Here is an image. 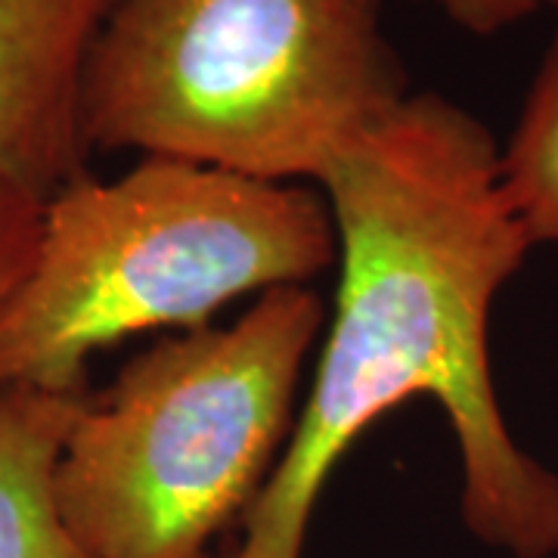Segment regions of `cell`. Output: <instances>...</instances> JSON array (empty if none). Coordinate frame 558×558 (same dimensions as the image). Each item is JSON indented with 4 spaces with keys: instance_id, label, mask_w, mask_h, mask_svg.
<instances>
[{
    "instance_id": "obj_3",
    "label": "cell",
    "mask_w": 558,
    "mask_h": 558,
    "mask_svg": "<svg viewBox=\"0 0 558 558\" xmlns=\"http://www.w3.org/2000/svg\"><path fill=\"white\" fill-rule=\"evenodd\" d=\"M323 193L205 165L140 159L87 171L40 205L38 242L0 301V388L87 391L102 348L199 329L230 301L336 267Z\"/></svg>"
},
{
    "instance_id": "obj_9",
    "label": "cell",
    "mask_w": 558,
    "mask_h": 558,
    "mask_svg": "<svg viewBox=\"0 0 558 558\" xmlns=\"http://www.w3.org/2000/svg\"><path fill=\"white\" fill-rule=\"evenodd\" d=\"M418 3L435 7L457 28L481 38L515 28L519 22L537 16L546 7H558V0H418Z\"/></svg>"
},
{
    "instance_id": "obj_7",
    "label": "cell",
    "mask_w": 558,
    "mask_h": 558,
    "mask_svg": "<svg viewBox=\"0 0 558 558\" xmlns=\"http://www.w3.org/2000/svg\"><path fill=\"white\" fill-rule=\"evenodd\" d=\"M499 180L531 245H558V28L499 146Z\"/></svg>"
},
{
    "instance_id": "obj_1",
    "label": "cell",
    "mask_w": 558,
    "mask_h": 558,
    "mask_svg": "<svg viewBox=\"0 0 558 558\" xmlns=\"http://www.w3.org/2000/svg\"><path fill=\"white\" fill-rule=\"evenodd\" d=\"M339 242L336 314L236 558H301L319 490L403 400L438 403L457 440L459 515L509 558L558 553V472L499 410L490 314L531 240L499 180L490 128L440 94H407L319 180Z\"/></svg>"
},
{
    "instance_id": "obj_4",
    "label": "cell",
    "mask_w": 558,
    "mask_h": 558,
    "mask_svg": "<svg viewBox=\"0 0 558 558\" xmlns=\"http://www.w3.org/2000/svg\"><path fill=\"white\" fill-rule=\"evenodd\" d=\"M323 317L311 286H279L230 326L156 341L87 395L57 465L87 558H208L277 469Z\"/></svg>"
},
{
    "instance_id": "obj_8",
    "label": "cell",
    "mask_w": 558,
    "mask_h": 558,
    "mask_svg": "<svg viewBox=\"0 0 558 558\" xmlns=\"http://www.w3.org/2000/svg\"><path fill=\"white\" fill-rule=\"evenodd\" d=\"M40 205L0 178V301L25 274L38 242Z\"/></svg>"
},
{
    "instance_id": "obj_6",
    "label": "cell",
    "mask_w": 558,
    "mask_h": 558,
    "mask_svg": "<svg viewBox=\"0 0 558 558\" xmlns=\"http://www.w3.org/2000/svg\"><path fill=\"white\" fill-rule=\"evenodd\" d=\"M87 391L0 388V558H87L57 502V465Z\"/></svg>"
},
{
    "instance_id": "obj_2",
    "label": "cell",
    "mask_w": 558,
    "mask_h": 558,
    "mask_svg": "<svg viewBox=\"0 0 558 558\" xmlns=\"http://www.w3.org/2000/svg\"><path fill=\"white\" fill-rule=\"evenodd\" d=\"M410 94L379 0H116L90 50V153L317 183Z\"/></svg>"
},
{
    "instance_id": "obj_10",
    "label": "cell",
    "mask_w": 558,
    "mask_h": 558,
    "mask_svg": "<svg viewBox=\"0 0 558 558\" xmlns=\"http://www.w3.org/2000/svg\"><path fill=\"white\" fill-rule=\"evenodd\" d=\"M227 558H236V553H230V556H227Z\"/></svg>"
},
{
    "instance_id": "obj_5",
    "label": "cell",
    "mask_w": 558,
    "mask_h": 558,
    "mask_svg": "<svg viewBox=\"0 0 558 558\" xmlns=\"http://www.w3.org/2000/svg\"><path fill=\"white\" fill-rule=\"evenodd\" d=\"M116 0H0V178L47 202L87 171L81 87Z\"/></svg>"
}]
</instances>
